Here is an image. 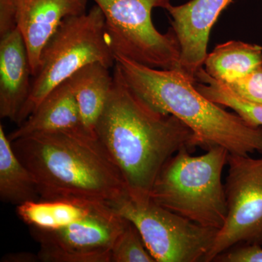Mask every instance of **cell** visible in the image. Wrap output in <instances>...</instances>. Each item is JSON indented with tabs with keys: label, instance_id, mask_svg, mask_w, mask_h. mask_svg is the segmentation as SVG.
I'll return each instance as SVG.
<instances>
[{
	"label": "cell",
	"instance_id": "obj_5",
	"mask_svg": "<svg viewBox=\"0 0 262 262\" xmlns=\"http://www.w3.org/2000/svg\"><path fill=\"white\" fill-rule=\"evenodd\" d=\"M101 63L115 65V54L102 10L94 5L89 13L63 19L41 53L30 94L19 115V125L30 116L48 94L82 67Z\"/></svg>",
	"mask_w": 262,
	"mask_h": 262
},
{
	"label": "cell",
	"instance_id": "obj_15",
	"mask_svg": "<svg viewBox=\"0 0 262 262\" xmlns=\"http://www.w3.org/2000/svg\"><path fill=\"white\" fill-rule=\"evenodd\" d=\"M206 72L212 78L230 84L262 65V48L241 41L218 45L207 55Z\"/></svg>",
	"mask_w": 262,
	"mask_h": 262
},
{
	"label": "cell",
	"instance_id": "obj_19",
	"mask_svg": "<svg viewBox=\"0 0 262 262\" xmlns=\"http://www.w3.org/2000/svg\"><path fill=\"white\" fill-rule=\"evenodd\" d=\"M110 262H156L139 229L127 220L125 228L119 234L111 251Z\"/></svg>",
	"mask_w": 262,
	"mask_h": 262
},
{
	"label": "cell",
	"instance_id": "obj_20",
	"mask_svg": "<svg viewBox=\"0 0 262 262\" xmlns=\"http://www.w3.org/2000/svg\"><path fill=\"white\" fill-rule=\"evenodd\" d=\"M226 85L245 101L262 105V65L239 80Z\"/></svg>",
	"mask_w": 262,
	"mask_h": 262
},
{
	"label": "cell",
	"instance_id": "obj_17",
	"mask_svg": "<svg viewBox=\"0 0 262 262\" xmlns=\"http://www.w3.org/2000/svg\"><path fill=\"white\" fill-rule=\"evenodd\" d=\"M98 202L78 200H42L17 206L16 213L30 227L46 230L63 228L89 214Z\"/></svg>",
	"mask_w": 262,
	"mask_h": 262
},
{
	"label": "cell",
	"instance_id": "obj_9",
	"mask_svg": "<svg viewBox=\"0 0 262 262\" xmlns=\"http://www.w3.org/2000/svg\"><path fill=\"white\" fill-rule=\"evenodd\" d=\"M127 223L113 206L97 203L89 214L63 228L30 231L40 247V261L110 262L112 248Z\"/></svg>",
	"mask_w": 262,
	"mask_h": 262
},
{
	"label": "cell",
	"instance_id": "obj_21",
	"mask_svg": "<svg viewBox=\"0 0 262 262\" xmlns=\"http://www.w3.org/2000/svg\"><path fill=\"white\" fill-rule=\"evenodd\" d=\"M220 262H262V248L258 245H239L215 258Z\"/></svg>",
	"mask_w": 262,
	"mask_h": 262
},
{
	"label": "cell",
	"instance_id": "obj_16",
	"mask_svg": "<svg viewBox=\"0 0 262 262\" xmlns=\"http://www.w3.org/2000/svg\"><path fill=\"white\" fill-rule=\"evenodd\" d=\"M0 198L5 203L23 204L40 199L32 173L20 160L0 125Z\"/></svg>",
	"mask_w": 262,
	"mask_h": 262
},
{
	"label": "cell",
	"instance_id": "obj_6",
	"mask_svg": "<svg viewBox=\"0 0 262 262\" xmlns=\"http://www.w3.org/2000/svg\"><path fill=\"white\" fill-rule=\"evenodd\" d=\"M102 10L115 55L162 70H177L180 46L173 29L162 34L151 20L154 8L170 0H94Z\"/></svg>",
	"mask_w": 262,
	"mask_h": 262
},
{
	"label": "cell",
	"instance_id": "obj_13",
	"mask_svg": "<svg viewBox=\"0 0 262 262\" xmlns=\"http://www.w3.org/2000/svg\"><path fill=\"white\" fill-rule=\"evenodd\" d=\"M84 129L80 108L68 81L51 91L25 121L10 133V141L20 138L59 131ZM85 130V129H84Z\"/></svg>",
	"mask_w": 262,
	"mask_h": 262
},
{
	"label": "cell",
	"instance_id": "obj_3",
	"mask_svg": "<svg viewBox=\"0 0 262 262\" xmlns=\"http://www.w3.org/2000/svg\"><path fill=\"white\" fill-rule=\"evenodd\" d=\"M115 59L131 89L151 107L187 125L198 147L220 146L229 154L262 155V127H253L210 101L178 70L153 68L121 55H115Z\"/></svg>",
	"mask_w": 262,
	"mask_h": 262
},
{
	"label": "cell",
	"instance_id": "obj_23",
	"mask_svg": "<svg viewBox=\"0 0 262 262\" xmlns=\"http://www.w3.org/2000/svg\"><path fill=\"white\" fill-rule=\"evenodd\" d=\"M2 262H37L40 261L38 254L29 252L12 253L5 254Z\"/></svg>",
	"mask_w": 262,
	"mask_h": 262
},
{
	"label": "cell",
	"instance_id": "obj_11",
	"mask_svg": "<svg viewBox=\"0 0 262 262\" xmlns=\"http://www.w3.org/2000/svg\"><path fill=\"white\" fill-rule=\"evenodd\" d=\"M17 28L37 73L41 53L63 19L86 13L87 0H13Z\"/></svg>",
	"mask_w": 262,
	"mask_h": 262
},
{
	"label": "cell",
	"instance_id": "obj_4",
	"mask_svg": "<svg viewBox=\"0 0 262 262\" xmlns=\"http://www.w3.org/2000/svg\"><path fill=\"white\" fill-rule=\"evenodd\" d=\"M184 147L165 163L150 198L159 206L205 227L220 229L227 215L222 172L229 152L222 146L199 156Z\"/></svg>",
	"mask_w": 262,
	"mask_h": 262
},
{
	"label": "cell",
	"instance_id": "obj_8",
	"mask_svg": "<svg viewBox=\"0 0 262 262\" xmlns=\"http://www.w3.org/2000/svg\"><path fill=\"white\" fill-rule=\"evenodd\" d=\"M227 215L206 262L239 245L262 246V158L229 154Z\"/></svg>",
	"mask_w": 262,
	"mask_h": 262
},
{
	"label": "cell",
	"instance_id": "obj_2",
	"mask_svg": "<svg viewBox=\"0 0 262 262\" xmlns=\"http://www.w3.org/2000/svg\"><path fill=\"white\" fill-rule=\"evenodd\" d=\"M42 200H78L115 208L130 198L121 172L98 138L84 129L40 133L11 141Z\"/></svg>",
	"mask_w": 262,
	"mask_h": 262
},
{
	"label": "cell",
	"instance_id": "obj_18",
	"mask_svg": "<svg viewBox=\"0 0 262 262\" xmlns=\"http://www.w3.org/2000/svg\"><path fill=\"white\" fill-rule=\"evenodd\" d=\"M195 81L196 89L210 101L233 110L249 125L262 127V105L239 98L225 84L212 78L203 67L196 72Z\"/></svg>",
	"mask_w": 262,
	"mask_h": 262
},
{
	"label": "cell",
	"instance_id": "obj_14",
	"mask_svg": "<svg viewBox=\"0 0 262 262\" xmlns=\"http://www.w3.org/2000/svg\"><path fill=\"white\" fill-rule=\"evenodd\" d=\"M67 81L77 100L84 129L96 136V124L113 85V75L110 68L101 63H91L76 72Z\"/></svg>",
	"mask_w": 262,
	"mask_h": 262
},
{
	"label": "cell",
	"instance_id": "obj_22",
	"mask_svg": "<svg viewBox=\"0 0 262 262\" xmlns=\"http://www.w3.org/2000/svg\"><path fill=\"white\" fill-rule=\"evenodd\" d=\"M16 28L13 0H0V36Z\"/></svg>",
	"mask_w": 262,
	"mask_h": 262
},
{
	"label": "cell",
	"instance_id": "obj_10",
	"mask_svg": "<svg viewBox=\"0 0 262 262\" xmlns=\"http://www.w3.org/2000/svg\"><path fill=\"white\" fill-rule=\"evenodd\" d=\"M233 0H190L181 5L170 3L165 10L172 18L171 28L180 46L177 70L194 83L204 64L212 27Z\"/></svg>",
	"mask_w": 262,
	"mask_h": 262
},
{
	"label": "cell",
	"instance_id": "obj_7",
	"mask_svg": "<svg viewBox=\"0 0 262 262\" xmlns=\"http://www.w3.org/2000/svg\"><path fill=\"white\" fill-rule=\"evenodd\" d=\"M115 210L139 229L156 262H206L220 229L205 227L151 200H125Z\"/></svg>",
	"mask_w": 262,
	"mask_h": 262
},
{
	"label": "cell",
	"instance_id": "obj_1",
	"mask_svg": "<svg viewBox=\"0 0 262 262\" xmlns=\"http://www.w3.org/2000/svg\"><path fill=\"white\" fill-rule=\"evenodd\" d=\"M107 102L95 133L121 172L131 200L146 203L169 158L198 147L194 133L179 119L149 106L115 63Z\"/></svg>",
	"mask_w": 262,
	"mask_h": 262
},
{
	"label": "cell",
	"instance_id": "obj_12",
	"mask_svg": "<svg viewBox=\"0 0 262 262\" xmlns=\"http://www.w3.org/2000/svg\"><path fill=\"white\" fill-rule=\"evenodd\" d=\"M32 72L18 29L0 36V117L16 123L28 99Z\"/></svg>",
	"mask_w": 262,
	"mask_h": 262
}]
</instances>
